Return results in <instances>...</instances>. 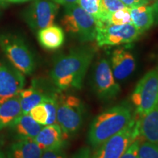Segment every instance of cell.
<instances>
[{
  "label": "cell",
  "instance_id": "cell-1",
  "mask_svg": "<svg viewBox=\"0 0 158 158\" xmlns=\"http://www.w3.org/2000/svg\"><path fill=\"white\" fill-rule=\"evenodd\" d=\"M94 54V47L83 45L59 56L54 61L50 72L55 87L59 92L69 89H81Z\"/></svg>",
  "mask_w": 158,
  "mask_h": 158
},
{
  "label": "cell",
  "instance_id": "cell-2",
  "mask_svg": "<svg viewBox=\"0 0 158 158\" xmlns=\"http://www.w3.org/2000/svg\"><path fill=\"white\" fill-rule=\"evenodd\" d=\"M131 106L127 102L116 105L96 116L90 124L88 142L94 149L119 133L133 120Z\"/></svg>",
  "mask_w": 158,
  "mask_h": 158
},
{
  "label": "cell",
  "instance_id": "cell-3",
  "mask_svg": "<svg viewBox=\"0 0 158 158\" xmlns=\"http://www.w3.org/2000/svg\"><path fill=\"white\" fill-rule=\"evenodd\" d=\"M85 114L86 107L80 98L72 94H59L56 124L65 138L76 135L81 130Z\"/></svg>",
  "mask_w": 158,
  "mask_h": 158
},
{
  "label": "cell",
  "instance_id": "cell-4",
  "mask_svg": "<svg viewBox=\"0 0 158 158\" xmlns=\"http://www.w3.org/2000/svg\"><path fill=\"white\" fill-rule=\"evenodd\" d=\"M0 48L18 70L25 76L33 73L36 67L35 56L21 37L10 33L1 34Z\"/></svg>",
  "mask_w": 158,
  "mask_h": 158
},
{
  "label": "cell",
  "instance_id": "cell-5",
  "mask_svg": "<svg viewBox=\"0 0 158 158\" xmlns=\"http://www.w3.org/2000/svg\"><path fill=\"white\" fill-rule=\"evenodd\" d=\"M62 24L66 31L80 42H92L95 40V20L78 4L65 7Z\"/></svg>",
  "mask_w": 158,
  "mask_h": 158
},
{
  "label": "cell",
  "instance_id": "cell-6",
  "mask_svg": "<svg viewBox=\"0 0 158 158\" xmlns=\"http://www.w3.org/2000/svg\"><path fill=\"white\" fill-rule=\"evenodd\" d=\"M131 102L140 117L158 105V67L152 69L138 82L131 95Z\"/></svg>",
  "mask_w": 158,
  "mask_h": 158
},
{
  "label": "cell",
  "instance_id": "cell-7",
  "mask_svg": "<svg viewBox=\"0 0 158 158\" xmlns=\"http://www.w3.org/2000/svg\"><path fill=\"white\" fill-rule=\"evenodd\" d=\"M138 136V120L133 118L124 129L97 147L91 158H120Z\"/></svg>",
  "mask_w": 158,
  "mask_h": 158
},
{
  "label": "cell",
  "instance_id": "cell-8",
  "mask_svg": "<svg viewBox=\"0 0 158 158\" xmlns=\"http://www.w3.org/2000/svg\"><path fill=\"white\" fill-rule=\"evenodd\" d=\"M141 35L133 23L104 24L97 27L95 40L99 47L116 46L132 43Z\"/></svg>",
  "mask_w": 158,
  "mask_h": 158
},
{
  "label": "cell",
  "instance_id": "cell-9",
  "mask_svg": "<svg viewBox=\"0 0 158 158\" xmlns=\"http://www.w3.org/2000/svg\"><path fill=\"white\" fill-rule=\"evenodd\" d=\"M92 86L97 95L102 100H112L120 93L121 87L114 76L110 62L106 58L100 59L96 63L92 75Z\"/></svg>",
  "mask_w": 158,
  "mask_h": 158
},
{
  "label": "cell",
  "instance_id": "cell-10",
  "mask_svg": "<svg viewBox=\"0 0 158 158\" xmlns=\"http://www.w3.org/2000/svg\"><path fill=\"white\" fill-rule=\"evenodd\" d=\"M58 4L50 0H35L23 12V19L33 31H38L54 24Z\"/></svg>",
  "mask_w": 158,
  "mask_h": 158
},
{
  "label": "cell",
  "instance_id": "cell-11",
  "mask_svg": "<svg viewBox=\"0 0 158 158\" xmlns=\"http://www.w3.org/2000/svg\"><path fill=\"white\" fill-rule=\"evenodd\" d=\"M25 83V75L12 64L0 62V103L18 95Z\"/></svg>",
  "mask_w": 158,
  "mask_h": 158
},
{
  "label": "cell",
  "instance_id": "cell-12",
  "mask_svg": "<svg viewBox=\"0 0 158 158\" xmlns=\"http://www.w3.org/2000/svg\"><path fill=\"white\" fill-rule=\"evenodd\" d=\"M58 92L59 91L56 88L49 89L37 80L33 81L31 86L25 89H23L19 94L22 114H29L31 108L42 103L45 98Z\"/></svg>",
  "mask_w": 158,
  "mask_h": 158
},
{
  "label": "cell",
  "instance_id": "cell-13",
  "mask_svg": "<svg viewBox=\"0 0 158 158\" xmlns=\"http://www.w3.org/2000/svg\"><path fill=\"white\" fill-rule=\"evenodd\" d=\"M110 68L117 81H124L131 76L136 67L133 54L124 48H118L112 52Z\"/></svg>",
  "mask_w": 158,
  "mask_h": 158
},
{
  "label": "cell",
  "instance_id": "cell-14",
  "mask_svg": "<svg viewBox=\"0 0 158 158\" xmlns=\"http://www.w3.org/2000/svg\"><path fill=\"white\" fill-rule=\"evenodd\" d=\"M33 141L42 151L57 149H64L66 138L59 124L43 126Z\"/></svg>",
  "mask_w": 158,
  "mask_h": 158
},
{
  "label": "cell",
  "instance_id": "cell-15",
  "mask_svg": "<svg viewBox=\"0 0 158 158\" xmlns=\"http://www.w3.org/2000/svg\"><path fill=\"white\" fill-rule=\"evenodd\" d=\"M43 127V125L35 121L29 114H22L8 128L16 141H33Z\"/></svg>",
  "mask_w": 158,
  "mask_h": 158
},
{
  "label": "cell",
  "instance_id": "cell-16",
  "mask_svg": "<svg viewBox=\"0 0 158 158\" xmlns=\"http://www.w3.org/2000/svg\"><path fill=\"white\" fill-rule=\"evenodd\" d=\"M138 131L146 141L158 144V105L138 119Z\"/></svg>",
  "mask_w": 158,
  "mask_h": 158
},
{
  "label": "cell",
  "instance_id": "cell-17",
  "mask_svg": "<svg viewBox=\"0 0 158 158\" xmlns=\"http://www.w3.org/2000/svg\"><path fill=\"white\" fill-rule=\"evenodd\" d=\"M37 39L43 48L56 50L64 43L65 35L62 27L52 25L37 31Z\"/></svg>",
  "mask_w": 158,
  "mask_h": 158
},
{
  "label": "cell",
  "instance_id": "cell-18",
  "mask_svg": "<svg viewBox=\"0 0 158 158\" xmlns=\"http://www.w3.org/2000/svg\"><path fill=\"white\" fill-rule=\"evenodd\" d=\"M43 151L31 140L16 141L7 147L6 158H40Z\"/></svg>",
  "mask_w": 158,
  "mask_h": 158
},
{
  "label": "cell",
  "instance_id": "cell-19",
  "mask_svg": "<svg viewBox=\"0 0 158 158\" xmlns=\"http://www.w3.org/2000/svg\"><path fill=\"white\" fill-rule=\"evenodd\" d=\"M21 114L19 94L0 103V130L9 127Z\"/></svg>",
  "mask_w": 158,
  "mask_h": 158
},
{
  "label": "cell",
  "instance_id": "cell-20",
  "mask_svg": "<svg viewBox=\"0 0 158 158\" xmlns=\"http://www.w3.org/2000/svg\"><path fill=\"white\" fill-rule=\"evenodd\" d=\"M132 23L142 35L149 30L155 23L152 9L151 6L143 5L130 8Z\"/></svg>",
  "mask_w": 158,
  "mask_h": 158
},
{
  "label": "cell",
  "instance_id": "cell-21",
  "mask_svg": "<svg viewBox=\"0 0 158 158\" xmlns=\"http://www.w3.org/2000/svg\"><path fill=\"white\" fill-rule=\"evenodd\" d=\"M98 7L102 25H104L107 24L108 18L112 13L126 7V6L120 0H100Z\"/></svg>",
  "mask_w": 158,
  "mask_h": 158
},
{
  "label": "cell",
  "instance_id": "cell-22",
  "mask_svg": "<svg viewBox=\"0 0 158 158\" xmlns=\"http://www.w3.org/2000/svg\"><path fill=\"white\" fill-rule=\"evenodd\" d=\"M127 23H132V18L130 8L126 7L112 13L108 18L107 24L123 25Z\"/></svg>",
  "mask_w": 158,
  "mask_h": 158
},
{
  "label": "cell",
  "instance_id": "cell-23",
  "mask_svg": "<svg viewBox=\"0 0 158 158\" xmlns=\"http://www.w3.org/2000/svg\"><path fill=\"white\" fill-rule=\"evenodd\" d=\"M138 158H158V144L148 141L141 142Z\"/></svg>",
  "mask_w": 158,
  "mask_h": 158
},
{
  "label": "cell",
  "instance_id": "cell-24",
  "mask_svg": "<svg viewBox=\"0 0 158 158\" xmlns=\"http://www.w3.org/2000/svg\"><path fill=\"white\" fill-rule=\"evenodd\" d=\"M29 114L37 123L42 124L43 126L46 125L48 115L46 108L43 102L31 108Z\"/></svg>",
  "mask_w": 158,
  "mask_h": 158
},
{
  "label": "cell",
  "instance_id": "cell-25",
  "mask_svg": "<svg viewBox=\"0 0 158 158\" xmlns=\"http://www.w3.org/2000/svg\"><path fill=\"white\" fill-rule=\"evenodd\" d=\"M141 142V136H138L136 139L132 142V143L130 144L129 147L127 148V149L124 152V153L120 158H138V149H139Z\"/></svg>",
  "mask_w": 158,
  "mask_h": 158
},
{
  "label": "cell",
  "instance_id": "cell-26",
  "mask_svg": "<svg viewBox=\"0 0 158 158\" xmlns=\"http://www.w3.org/2000/svg\"><path fill=\"white\" fill-rule=\"evenodd\" d=\"M40 158H68L64 149H57L43 151Z\"/></svg>",
  "mask_w": 158,
  "mask_h": 158
},
{
  "label": "cell",
  "instance_id": "cell-27",
  "mask_svg": "<svg viewBox=\"0 0 158 158\" xmlns=\"http://www.w3.org/2000/svg\"><path fill=\"white\" fill-rule=\"evenodd\" d=\"M127 7L129 8H135L140 6L147 5L149 0H120Z\"/></svg>",
  "mask_w": 158,
  "mask_h": 158
},
{
  "label": "cell",
  "instance_id": "cell-28",
  "mask_svg": "<svg viewBox=\"0 0 158 158\" xmlns=\"http://www.w3.org/2000/svg\"><path fill=\"white\" fill-rule=\"evenodd\" d=\"M91 149L88 147H83L80 148L72 158H91Z\"/></svg>",
  "mask_w": 158,
  "mask_h": 158
},
{
  "label": "cell",
  "instance_id": "cell-29",
  "mask_svg": "<svg viewBox=\"0 0 158 158\" xmlns=\"http://www.w3.org/2000/svg\"><path fill=\"white\" fill-rule=\"evenodd\" d=\"M151 7L152 9L154 20H155L154 25H158V0H155V2Z\"/></svg>",
  "mask_w": 158,
  "mask_h": 158
},
{
  "label": "cell",
  "instance_id": "cell-30",
  "mask_svg": "<svg viewBox=\"0 0 158 158\" xmlns=\"http://www.w3.org/2000/svg\"><path fill=\"white\" fill-rule=\"evenodd\" d=\"M78 0H54V2L58 4V5H64V7L78 4Z\"/></svg>",
  "mask_w": 158,
  "mask_h": 158
},
{
  "label": "cell",
  "instance_id": "cell-31",
  "mask_svg": "<svg viewBox=\"0 0 158 158\" xmlns=\"http://www.w3.org/2000/svg\"><path fill=\"white\" fill-rule=\"evenodd\" d=\"M10 2H12L14 3H21V2H26L30 1V0H8Z\"/></svg>",
  "mask_w": 158,
  "mask_h": 158
},
{
  "label": "cell",
  "instance_id": "cell-32",
  "mask_svg": "<svg viewBox=\"0 0 158 158\" xmlns=\"http://www.w3.org/2000/svg\"><path fill=\"white\" fill-rule=\"evenodd\" d=\"M0 158H6L5 153H4L1 150H0Z\"/></svg>",
  "mask_w": 158,
  "mask_h": 158
},
{
  "label": "cell",
  "instance_id": "cell-33",
  "mask_svg": "<svg viewBox=\"0 0 158 158\" xmlns=\"http://www.w3.org/2000/svg\"><path fill=\"white\" fill-rule=\"evenodd\" d=\"M90 1H92V2H94L97 3V4H98V5H99V2H100V0H90Z\"/></svg>",
  "mask_w": 158,
  "mask_h": 158
}]
</instances>
